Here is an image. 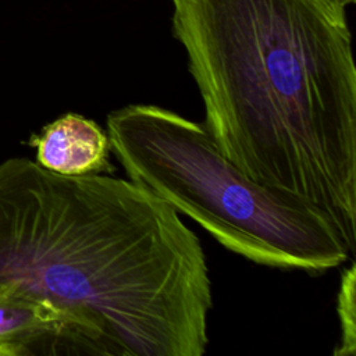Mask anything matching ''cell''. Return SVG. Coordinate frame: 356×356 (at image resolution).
<instances>
[{"instance_id":"52a82bcc","label":"cell","mask_w":356,"mask_h":356,"mask_svg":"<svg viewBox=\"0 0 356 356\" xmlns=\"http://www.w3.org/2000/svg\"><path fill=\"white\" fill-rule=\"evenodd\" d=\"M338 1H341V3H342L345 7H346L348 4H353L356 0H338Z\"/></svg>"},{"instance_id":"8992f818","label":"cell","mask_w":356,"mask_h":356,"mask_svg":"<svg viewBox=\"0 0 356 356\" xmlns=\"http://www.w3.org/2000/svg\"><path fill=\"white\" fill-rule=\"evenodd\" d=\"M355 263L343 270L339 291L337 312L341 327L339 346L334 350L337 356H353L356 352V306H355Z\"/></svg>"},{"instance_id":"277c9868","label":"cell","mask_w":356,"mask_h":356,"mask_svg":"<svg viewBox=\"0 0 356 356\" xmlns=\"http://www.w3.org/2000/svg\"><path fill=\"white\" fill-rule=\"evenodd\" d=\"M83 355L65 316L50 303L0 291V356Z\"/></svg>"},{"instance_id":"5b68a950","label":"cell","mask_w":356,"mask_h":356,"mask_svg":"<svg viewBox=\"0 0 356 356\" xmlns=\"http://www.w3.org/2000/svg\"><path fill=\"white\" fill-rule=\"evenodd\" d=\"M36 149V163L63 175L110 174L107 132L97 122L75 113H67L47 124L39 135L31 138Z\"/></svg>"},{"instance_id":"7a4b0ae2","label":"cell","mask_w":356,"mask_h":356,"mask_svg":"<svg viewBox=\"0 0 356 356\" xmlns=\"http://www.w3.org/2000/svg\"><path fill=\"white\" fill-rule=\"evenodd\" d=\"M217 149L324 213L355 253L356 68L338 0H172Z\"/></svg>"},{"instance_id":"6da1fadb","label":"cell","mask_w":356,"mask_h":356,"mask_svg":"<svg viewBox=\"0 0 356 356\" xmlns=\"http://www.w3.org/2000/svg\"><path fill=\"white\" fill-rule=\"evenodd\" d=\"M0 291L58 309L83 355L202 356L209 343L200 241L131 179L1 161Z\"/></svg>"},{"instance_id":"3957f363","label":"cell","mask_w":356,"mask_h":356,"mask_svg":"<svg viewBox=\"0 0 356 356\" xmlns=\"http://www.w3.org/2000/svg\"><path fill=\"white\" fill-rule=\"evenodd\" d=\"M110 152L128 179L203 227L228 250L261 266L321 274L353 252L318 209L252 181L203 124L154 104L106 118Z\"/></svg>"}]
</instances>
